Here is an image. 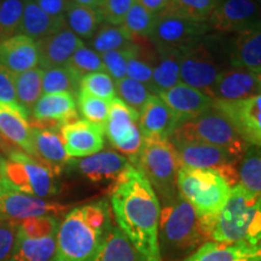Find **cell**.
<instances>
[{"mask_svg":"<svg viewBox=\"0 0 261 261\" xmlns=\"http://www.w3.org/2000/svg\"><path fill=\"white\" fill-rule=\"evenodd\" d=\"M110 204L117 227L145 261H162L159 242L161 203L148 179L135 165L114 182Z\"/></svg>","mask_w":261,"mask_h":261,"instance_id":"obj_1","label":"cell"},{"mask_svg":"<svg viewBox=\"0 0 261 261\" xmlns=\"http://www.w3.org/2000/svg\"><path fill=\"white\" fill-rule=\"evenodd\" d=\"M113 226L106 200L74 208L60 224L56 253L51 261H94Z\"/></svg>","mask_w":261,"mask_h":261,"instance_id":"obj_2","label":"cell"},{"mask_svg":"<svg viewBox=\"0 0 261 261\" xmlns=\"http://www.w3.org/2000/svg\"><path fill=\"white\" fill-rule=\"evenodd\" d=\"M204 238L221 243L261 242V195L241 184L231 188L226 202L217 214L198 218Z\"/></svg>","mask_w":261,"mask_h":261,"instance_id":"obj_3","label":"cell"},{"mask_svg":"<svg viewBox=\"0 0 261 261\" xmlns=\"http://www.w3.org/2000/svg\"><path fill=\"white\" fill-rule=\"evenodd\" d=\"M230 67V40L207 33L181 51L180 83L205 92Z\"/></svg>","mask_w":261,"mask_h":261,"instance_id":"obj_4","label":"cell"},{"mask_svg":"<svg viewBox=\"0 0 261 261\" xmlns=\"http://www.w3.org/2000/svg\"><path fill=\"white\" fill-rule=\"evenodd\" d=\"M205 240L200 220L192 205L180 194L161 208L159 225V242L161 252L165 248L172 252L189 253Z\"/></svg>","mask_w":261,"mask_h":261,"instance_id":"obj_5","label":"cell"},{"mask_svg":"<svg viewBox=\"0 0 261 261\" xmlns=\"http://www.w3.org/2000/svg\"><path fill=\"white\" fill-rule=\"evenodd\" d=\"M177 187L179 194L192 205L198 218L210 217L221 210L231 187L220 173L180 166Z\"/></svg>","mask_w":261,"mask_h":261,"instance_id":"obj_6","label":"cell"},{"mask_svg":"<svg viewBox=\"0 0 261 261\" xmlns=\"http://www.w3.org/2000/svg\"><path fill=\"white\" fill-rule=\"evenodd\" d=\"M133 165L143 172L165 203L179 195L177 177L180 163L169 139L144 138L138 158Z\"/></svg>","mask_w":261,"mask_h":261,"instance_id":"obj_7","label":"cell"},{"mask_svg":"<svg viewBox=\"0 0 261 261\" xmlns=\"http://www.w3.org/2000/svg\"><path fill=\"white\" fill-rule=\"evenodd\" d=\"M169 140L203 143L219 146L241 159L249 145L241 138L228 120L212 106L211 109L195 119L181 123Z\"/></svg>","mask_w":261,"mask_h":261,"instance_id":"obj_8","label":"cell"},{"mask_svg":"<svg viewBox=\"0 0 261 261\" xmlns=\"http://www.w3.org/2000/svg\"><path fill=\"white\" fill-rule=\"evenodd\" d=\"M138 117V112L116 97L110 100L109 114L104 125V135H107L110 144L123 156H128L132 165L136 162L144 143Z\"/></svg>","mask_w":261,"mask_h":261,"instance_id":"obj_9","label":"cell"},{"mask_svg":"<svg viewBox=\"0 0 261 261\" xmlns=\"http://www.w3.org/2000/svg\"><path fill=\"white\" fill-rule=\"evenodd\" d=\"M175 150L180 166L201 169H213L220 173L231 188L238 184L237 166L241 159L219 146L203 143L169 140Z\"/></svg>","mask_w":261,"mask_h":261,"instance_id":"obj_10","label":"cell"},{"mask_svg":"<svg viewBox=\"0 0 261 261\" xmlns=\"http://www.w3.org/2000/svg\"><path fill=\"white\" fill-rule=\"evenodd\" d=\"M207 22H196L167 10L156 17L150 39L155 48L182 51L210 32Z\"/></svg>","mask_w":261,"mask_h":261,"instance_id":"obj_11","label":"cell"},{"mask_svg":"<svg viewBox=\"0 0 261 261\" xmlns=\"http://www.w3.org/2000/svg\"><path fill=\"white\" fill-rule=\"evenodd\" d=\"M248 145L261 148V94L238 100H213Z\"/></svg>","mask_w":261,"mask_h":261,"instance_id":"obj_12","label":"cell"},{"mask_svg":"<svg viewBox=\"0 0 261 261\" xmlns=\"http://www.w3.org/2000/svg\"><path fill=\"white\" fill-rule=\"evenodd\" d=\"M261 21V5L255 0H220L207 24L220 33H240Z\"/></svg>","mask_w":261,"mask_h":261,"instance_id":"obj_13","label":"cell"},{"mask_svg":"<svg viewBox=\"0 0 261 261\" xmlns=\"http://www.w3.org/2000/svg\"><path fill=\"white\" fill-rule=\"evenodd\" d=\"M68 208V205L46 201L45 198L37 196L18 191H9L0 198V219L21 223L46 215L56 217L64 213Z\"/></svg>","mask_w":261,"mask_h":261,"instance_id":"obj_14","label":"cell"},{"mask_svg":"<svg viewBox=\"0 0 261 261\" xmlns=\"http://www.w3.org/2000/svg\"><path fill=\"white\" fill-rule=\"evenodd\" d=\"M33 127L60 129L65 123L77 120L76 97L69 93L42 94L33 107Z\"/></svg>","mask_w":261,"mask_h":261,"instance_id":"obj_15","label":"cell"},{"mask_svg":"<svg viewBox=\"0 0 261 261\" xmlns=\"http://www.w3.org/2000/svg\"><path fill=\"white\" fill-rule=\"evenodd\" d=\"M204 93L213 100L244 99L261 94V84L255 71L230 67Z\"/></svg>","mask_w":261,"mask_h":261,"instance_id":"obj_16","label":"cell"},{"mask_svg":"<svg viewBox=\"0 0 261 261\" xmlns=\"http://www.w3.org/2000/svg\"><path fill=\"white\" fill-rule=\"evenodd\" d=\"M63 144L70 159L87 158L104 148V128L86 120H75L60 128Z\"/></svg>","mask_w":261,"mask_h":261,"instance_id":"obj_17","label":"cell"},{"mask_svg":"<svg viewBox=\"0 0 261 261\" xmlns=\"http://www.w3.org/2000/svg\"><path fill=\"white\" fill-rule=\"evenodd\" d=\"M32 158L50 169L55 175L71 162L65 151L60 129L32 126Z\"/></svg>","mask_w":261,"mask_h":261,"instance_id":"obj_18","label":"cell"},{"mask_svg":"<svg viewBox=\"0 0 261 261\" xmlns=\"http://www.w3.org/2000/svg\"><path fill=\"white\" fill-rule=\"evenodd\" d=\"M159 97L177 116L180 125L207 112L213 106V99L210 96L182 83L160 93Z\"/></svg>","mask_w":261,"mask_h":261,"instance_id":"obj_19","label":"cell"},{"mask_svg":"<svg viewBox=\"0 0 261 261\" xmlns=\"http://www.w3.org/2000/svg\"><path fill=\"white\" fill-rule=\"evenodd\" d=\"M39 50V67L41 69L64 67L84 41L75 35L67 24L54 34L37 41Z\"/></svg>","mask_w":261,"mask_h":261,"instance_id":"obj_20","label":"cell"},{"mask_svg":"<svg viewBox=\"0 0 261 261\" xmlns=\"http://www.w3.org/2000/svg\"><path fill=\"white\" fill-rule=\"evenodd\" d=\"M138 114V125L144 138L169 139L180 126L167 104L155 94L148 98Z\"/></svg>","mask_w":261,"mask_h":261,"instance_id":"obj_21","label":"cell"},{"mask_svg":"<svg viewBox=\"0 0 261 261\" xmlns=\"http://www.w3.org/2000/svg\"><path fill=\"white\" fill-rule=\"evenodd\" d=\"M77 172L92 182H115L130 165L129 160L112 150L99 151L77 161L71 160Z\"/></svg>","mask_w":261,"mask_h":261,"instance_id":"obj_22","label":"cell"},{"mask_svg":"<svg viewBox=\"0 0 261 261\" xmlns=\"http://www.w3.org/2000/svg\"><path fill=\"white\" fill-rule=\"evenodd\" d=\"M0 132L10 143L32 156L31 113L21 104L0 102Z\"/></svg>","mask_w":261,"mask_h":261,"instance_id":"obj_23","label":"cell"},{"mask_svg":"<svg viewBox=\"0 0 261 261\" xmlns=\"http://www.w3.org/2000/svg\"><path fill=\"white\" fill-rule=\"evenodd\" d=\"M0 65L12 74L39 67L37 41L23 34L12 35L0 41Z\"/></svg>","mask_w":261,"mask_h":261,"instance_id":"obj_24","label":"cell"},{"mask_svg":"<svg viewBox=\"0 0 261 261\" xmlns=\"http://www.w3.org/2000/svg\"><path fill=\"white\" fill-rule=\"evenodd\" d=\"M230 64L255 73L261 71V21L231 39Z\"/></svg>","mask_w":261,"mask_h":261,"instance_id":"obj_25","label":"cell"},{"mask_svg":"<svg viewBox=\"0 0 261 261\" xmlns=\"http://www.w3.org/2000/svg\"><path fill=\"white\" fill-rule=\"evenodd\" d=\"M182 261H261V242H204Z\"/></svg>","mask_w":261,"mask_h":261,"instance_id":"obj_26","label":"cell"},{"mask_svg":"<svg viewBox=\"0 0 261 261\" xmlns=\"http://www.w3.org/2000/svg\"><path fill=\"white\" fill-rule=\"evenodd\" d=\"M155 51L154 70L148 89L155 96H159L160 93L172 89L180 83L181 51L161 50V48H155Z\"/></svg>","mask_w":261,"mask_h":261,"instance_id":"obj_27","label":"cell"},{"mask_svg":"<svg viewBox=\"0 0 261 261\" xmlns=\"http://www.w3.org/2000/svg\"><path fill=\"white\" fill-rule=\"evenodd\" d=\"M6 159L18 161L23 165L33 196L46 198L58 194L60 190H58L56 175L32 156L25 154L21 149H17Z\"/></svg>","mask_w":261,"mask_h":261,"instance_id":"obj_28","label":"cell"},{"mask_svg":"<svg viewBox=\"0 0 261 261\" xmlns=\"http://www.w3.org/2000/svg\"><path fill=\"white\" fill-rule=\"evenodd\" d=\"M64 25V18L51 17L39 8L34 0H27L18 34L27 35L33 40L38 41L47 37V35L54 34L55 32L60 31Z\"/></svg>","mask_w":261,"mask_h":261,"instance_id":"obj_29","label":"cell"},{"mask_svg":"<svg viewBox=\"0 0 261 261\" xmlns=\"http://www.w3.org/2000/svg\"><path fill=\"white\" fill-rule=\"evenodd\" d=\"M56 247L57 234L32 238L18 231L11 261H51Z\"/></svg>","mask_w":261,"mask_h":261,"instance_id":"obj_30","label":"cell"},{"mask_svg":"<svg viewBox=\"0 0 261 261\" xmlns=\"http://www.w3.org/2000/svg\"><path fill=\"white\" fill-rule=\"evenodd\" d=\"M67 27L80 39H92L103 19L98 9L71 4L64 15Z\"/></svg>","mask_w":261,"mask_h":261,"instance_id":"obj_31","label":"cell"},{"mask_svg":"<svg viewBox=\"0 0 261 261\" xmlns=\"http://www.w3.org/2000/svg\"><path fill=\"white\" fill-rule=\"evenodd\" d=\"M127 55V77L139 81L149 87L151 83L152 70L156 57L155 52H149L138 42L133 40L126 47Z\"/></svg>","mask_w":261,"mask_h":261,"instance_id":"obj_32","label":"cell"},{"mask_svg":"<svg viewBox=\"0 0 261 261\" xmlns=\"http://www.w3.org/2000/svg\"><path fill=\"white\" fill-rule=\"evenodd\" d=\"M94 261H145L119 227L114 225Z\"/></svg>","mask_w":261,"mask_h":261,"instance_id":"obj_33","label":"cell"},{"mask_svg":"<svg viewBox=\"0 0 261 261\" xmlns=\"http://www.w3.org/2000/svg\"><path fill=\"white\" fill-rule=\"evenodd\" d=\"M79 76L68 65L45 69L42 75V93H69L74 97L80 91Z\"/></svg>","mask_w":261,"mask_h":261,"instance_id":"obj_34","label":"cell"},{"mask_svg":"<svg viewBox=\"0 0 261 261\" xmlns=\"http://www.w3.org/2000/svg\"><path fill=\"white\" fill-rule=\"evenodd\" d=\"M42 75H44V69H41L40 67L23 73L14 74L18 103L29 113L32 112L39 98L42 96Z\"/></svg>","mask_w":261,"mask_h":261,"instance_id":"obj_35","label":"cell"},{"mask_svg":"<svg viewBox=\"0 0 261 261\" xmlns=\"http://www.w3.org/2000/svg\"><path fill=\"white\" fill-rule=\"evenodd\" d=\"M238 184L261 195V148L249 145L237 166Z\"/></svg>","mask_w":261,"mask_h":261,"instance_id":"obj_36","label":"cell"},{"mask_svg":"<svg viewBox=\"0 0 261 261\" xmlns=\"http://www.w3.org/2000/svg\"><path fill=\"white\" fill-rule=\"evenodd\" d=\"M133 39L122 25H114L109 23L100 24L96 34L93 35L91 46L98 54L123 50L132 42Z\"/></svg>","mask_w":261,"mask_h":261,"instance_id":"obj_37","label":"cell"},{"mask_svg":"<svg viewBox=\"0 0 261 261\" xmlns=\"http://www.w3.org/2000/svg\"><path fill=\"white\" fill-rule=\"evenodd\" d=\"M156 17L158 15L148 11L138 0H136L123 19L122 27L128 32L133 39L150 38L154 29Z\"/></svg>","mask_w":261,"mask_h":261,"instance_id":"obj_38","label":"cell"},{"mask_svg":"<svg viewBox=\"0 0 261 261\" xmlns=\"http://www.w3.org/2000/svg\"><path fill=\"white\" fill-rule=\"evenodd\" d=\"M220 0H169L165 10L196 22H207Z\"/></svg>","mask_w":261,"mask_h":261,"instance_id":"obj_39","label":"cell"},{"mask_svg":"<svg viewBox=\"0 0 261 261\" xmlns=\"http://www.w3.org/2000/svg\"><path fill=\"white\" fill-rule=\"evenodd\" d=\"M27 0H0V41L18 34Z\"/></svg>","mask_w":261,"mask_h":261,"instance_id":"obj_40","label":"cell"},{"mask_svg":"<svg viewBox=\"0 0 261 261\" xmlns=\"http://www.w3.org/2000/svg\"><path fill=\"white\" fill-rule=\"evenodd\" d=\"M80 91L108 102L116 98L115 81L106 71H96L81 77Z\"/></svg>","mask_w":261,"mask_h":261,"instance_id":"obj_41","label":"cell"},{"mask_svg":"<svg viewBox=\"0 0 261 261\" xmlns=\"http://www.w3.org/2000/svg\"><path fill=\"white\" fill-rule=\"evenodd\" d=\"M115 89L117 98L138 113L148 100V98L152 94L148 86L139 81L130 79V77L115 81Z\"/></svg>","mask_w":261,"mask_h":261,"instance_id":"obj_42","label":"cell"},{"mask_svg":"<svg viewBox=\"0 0 261 261\" xmlns=\"http://www.w3.org/2000/svg\"><path fill=\"white\" fill-rule=\"evenodd\" d=\"M76 104L79 107L81 115L85 117L84 120L104 128L108 114H109L110 102L79 91L76 96Z\"/></svg>","mask_w":261,"mask_h":261,"instance_id":"obj_43","label":"cell"},{"mask_svg":"<svg viewBox=\"0 0 261 261\" xmlns=\"http://www.w3.org/2000/svg\"><path fill=\"white\" fill-rule=\"evenodd\" d=\"M67 65L81 77L87 74L96 73V71H104L100 55L85 45L74 52Z\"/></svg>","mask_w":261,"mask_h":261,"instance_id":"obj_44","label":"cell"},{"mask_svg":"<svg viewBox=\"0 0 261 261\" xmlns=\"http://www.w3.org/2000/svg\"><path fill=\"white\" fill-rule=\"evenodd\" d=\"M58 228H60V223L57 218L55 215H46V217L21 221L18 231L27 237L39 238L57 234Z\"/></svg>","mask_w":261,"mask_h":261,"instance_id":"obj_45","label":"cell"},{"mask_svg":"<svg viewBox=\"0 0 261 261\" xmlns=\"http://www.w3.org/2000/svg\"><path fill=\"white\" fill-rule=\"evenodd\" d=\"M136 0H106L98 8L104 23L114 25H122L127 12L135 4Z\"/></svg>","mask_w":261,"mask_h":261,"instance_id":"obj_46","label":"cell"},{"mask_svg":"<svg viewBox=\"0 0 261 261\" xmlns=\"http://www.w3.org/2000/svg\"><path fill=\"white\" fill-rule=\"evenodd\" d=\"M104 71L112 76L114 81H119L127 77V55L126 48L100 54Z\"/></svg>","mask_w":261,"mask_h":261,"instance_id":"obj_47","label":"cell"},{"mask_svg":"<svg viewBox=\"0 0 261 261\" xmlns=\"http://www.w3.org/2000/svg\"><path fill=\"white\" fill-rule=\"evenodd\" d=\"M19 223L0 219V261H11Z\"/></svg>","mask_w":261,"mask_h":261,"instance_id":"obj_48","label":"cell"},{"mask_svg":"<svg viewBox=\"0 0 261 261\" xmlns=\"http://www.w3.org/2000/svg\"><path fill=\"white\" fill-rule=\"evenodd\" d=\"M0 102L19 104L16 94L14 74L0 65Z\"/></svg>","mask_w":261,"mask_h":261,"instance_id":"obj_49","label":"cell"},{"mask_svg":"<svg viewBox=\"0 0 261 261\" xmlns=\"http://www.w3.org/2000/svg\"><path fill=\"white\" fill-rule=\"evenodd\" d=\"M45 14L54 18H64L68 9L73 4L71 0H34Z\"/></svg>","mask_w":261,"mask_h":261,"instance_id":"obj_50","label":"cell"},{"mask_svg":"<svg viewBox=\"0 0 261 261\" xmlns=\"http://www.w3.org/2000/svg\"><path fill=\"white\" fill-rule=\"evenodd\" d=\"M148 11L152 12V14L159 15L166 9L169 0H138Z\"/></svg>","mask_w":261,"mask_h":261,"instance_id":"obj_51","label":"cell"},{"mask_svg":"<svg viewBox=\"0 0 261 261\" xmlns=\"http://www.w3.org/2000/svg\"><path fill=\"white\" fill-rule=\"evenodd\" d=\"M17 149L19 148L12 144V143H10L9 140L2 135V132H0V152H2L3 155H5L6 158H9V156Z\"/></svg>","mask_w":261,"mask_h":261,"instance_id":"obj_52","label":"cell"},{"mask_svg":"<svg viewBox=\"0 0 261 261\" xmlns=\"http://www.w3.org/2000/svg\"><path fill=\"white\" fill-rule=\"evenodd\" d=\"M9 191H12V189L10 188L8 181H6L4 174H3V169H0V198Z\"/></svg>","mask_w":261,"mask_h":261,"instance_id":"obj_53","label":"cell"},{"mask_svg":"<svg viewBox=\"0 0 261 261\" xmlns=\"http://www.w3.org/2000/svg\"><path fill=\"white\" fill-rule=\"evenodd\" d=\"M74 4L83 5V6H89V8H94L97 9V3L96 0H71Z\"/></svg>","mask_w":261,"mask_h":261,"instance_id":"obj_54","label":"cell"},{"mask_svg":"<svg viewBox=\"0 0 261 261\" xmlns=\"http://www.w3.org/2000/svg\"><path fill=\"white\" fill-rule=\"evenodd\" d=\"M5 158L3 156L2 152H0V169H3V166H4V162H5Z\"/></svg>","mask_w":261,"mask_h":261,"instance_id":"obj_55","label":"cell"},{"mask_svg":"<svg viewBox=\"0 0 261 261\" xmlns=\"http://www.w3.org/2000/svg\"><path fill=\"white\" fill-rule=\"evenodd\" d=\"M256 75H257V79H259V81H260V84H261V71H257V73H256Z\"/></svg>","mask_w":261,"mask_h":261,"instance_id":"obj_56","label":"cell"},{"mask_svg":"<svg viewBox=\"0 0 261 261\" xmlns=\"http://www.w3.org/2000/svg\"><path fill=\"white\" fill-rule=\"evenodd\" d=\"M255 2H257V3H259V4L261 5V0H255Z\"/></svg>","mask_w":261,"mask_h":261,"instance_id":"obj_57","label":"cell"}]
</instances>
